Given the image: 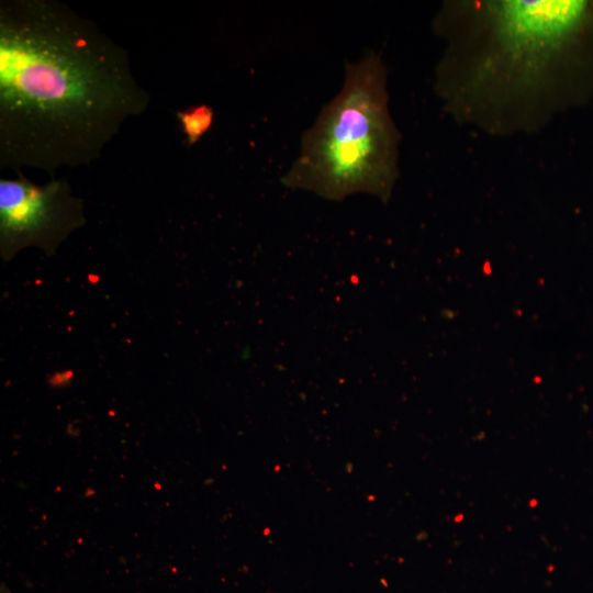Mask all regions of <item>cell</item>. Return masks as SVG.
Returning <instances> with one entry per match:
<instances>
[{
	"instance_id": "cell-1",
	"label": "cell",
	"mask_w": 593,
	"mask_h": 593,
	"mask_svg": "<svg viewBox=\"0 0 593 593\" xmlns=\"http://www.w3.org/2000/svg\"><path fill=\"white\" fill-rule=\"evenodd\" d=\"M149 102L96 22L58 0H1V167L88 166Z\"/></svg>"
},
{
	"instance_id": "cell-2",
	"label": "cell",
	"mask_w": 593,
	"mask_h": 593,
	"mask_svg": "<svg viewBox=\"0 0 593 593\" xmlns=\"http://www.w3.org/2000/svg\"><path fill=\"white\" fill-rule=\"evenodd\" d=\"M435 91L457 122L533 133L593 99V0L446 1Z\"/></svg>"
},
{
	"instance_id": "cell-3",
	"label": "cell",
	"mask_w": 593,
	"mask_h": 593,
	"mask_svg": "<svg viewBox=\"0 0 593 593\" xmlns=\"http://www.w3.org/2000/svg\"><path fill=\"white\" fill-rule=\"evenodd\" d=\"M387 78L374 52L346 63L340 91L304 132L298 157L281 177L286 188L331 201L356 193L391 198L401 133L390 113Z\"/></svg>"
},
{
	"instance_id": "cell-4",
	"label": "cell",
	"mask_w": 593,
	"mask_h": 593,
	"mask_svg": "<svg viewBox=\"0 0 593 593\" xmlns=\"http://www.w3.org/2000/svg\"><path fill=\"white\" fill-rule=\"evenodd\" d=\"M86 224L83 201L65 178L38 186L18 171L0 179V254L4 261L35 246L54 255L59 245Z\"/></svg>"
},
{
	"instance_id": "cell-5",
	"label": "cell",
	"mask_w": 593,
	"mask_h": 593,
	"mask_svg": "<svg viewBox=\"0 0 593 593\" xmlns=\"http://www.w3.org/2000/svg\"><path fill=\"white\" fill-rule=\"evenodd\" d=\"M177 119L186 135L188 146H193L211 128L214 111L206 104H200L178 111Z\"/></svg>"
}]
</instances>
